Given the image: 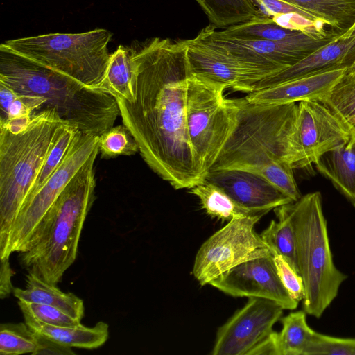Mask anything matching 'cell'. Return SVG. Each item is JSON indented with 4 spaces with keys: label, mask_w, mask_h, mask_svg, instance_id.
I'll list each match as a JSON object with an SVG mask.
<instances>
[{
    "label": "cell",
    "mask_w": 355,
    "mask_h": 355,
    "mask_svg": "<svg viewBox=\"0 0 355 355\" xmlns=\"http://www.w3.org/2000/svg\"><path fill=\"white\" fill-rule=\"evenodd\" d=\"M129 49L135 98H116L123 123L150 169L175 189H191L205 176L187 132L186 41L156 37Z\"/></svg>",
    "instance_id": "obj_1"
},
{
    "label": "cell",
    "mask_w": 355,
    "mask_h": 355,
    "mask_svg": "<svg viewBox=\"0 0 355 355\" xmlns=\"http://www.w3.org/2000/svg\"><path fill=\"white\" fill-rule=\"evenodd\" d=\"M236 102V125L210 171L259 174L297 201L302 195L293 169L311 166L300 142L297 104L259 105L245 98Z\"/></svg>",
    "instance_id": "obj_2"
},
{
    "label": "cell",
    "mask_w": 355,
    "mask_h": 355,
    "mask_svg": "<svg viewBox=\"0 0 355 355\" xmlns=\"http://www.w3.org/2000/svg\"><path fill=\"white\" fill-rule=\"evenodd\" d=\"M0 82L17 94L43 98L40 111L53 110L80 132L100 137L120 114L116 100L103 91L0 46Z\"/></svg>",
    "instance_id": "obj_3"
},
{
    "label": "cell",
    "mask_w": 355,
    "mask_h": 355,
    "mask_svg": "<svg viewBox=\"0 0 355 355\" xmlns=\"http://www.w3.org/2000/svg\"><path fill=\"white\" fill-rule=\"evenodd\" d=\"M95 150L44 215L19 259L23 268L57 285L74 263L80 234L95 199Z\"/></svg>",
    "instance_id": "obj_4"
},
{
    "label": "cell",
    "mask_w": 355,
    "mask_h": 355,
    "mask_svg": "<svg viewBox=\"0 0 355 355\" xmlns=\"http://www.w3.org/2000/svg\"><path fill=\"white\" fill-rule=\"evenodd\" d=\"M53 110L34 112L28 126L14 134L0 126V252L64 125Z\"/></svg>",
    "instance_id": "obj_5"
},
{
    "label": "cell",
    "mask_w": 355,
    "mask_h": 355,
    "mask_svg": "<svg viewBox=\"0 0 355 355\" xmlns=\"http://www.w3.org/2000/svg\"><path fill=\"white\" fill-rule=\"evenodd\" d=\"M283 206L295 235L298 272L304 284L303 309L318 318L347 276L333 261L321 193H309Z\"/></svg>",
    "instance_id": "obj_6"
},
{
    "label": "cell",
    "mask_w": 355,
    "mask_h": 355,
    "mask_svg": "<svg viewBox=\"0 0 355 355\" xmlns=\"http://www.w3.org/2000/svg\"><path fill=\"white\" fill-rule=\"evenodd\" d=\"M112 33L96 28L80 33H49L6 41L3 46L44 67L94 88L103 78L111 54Z\"/></svg>",
    "instance_id": "obj_7"
},
{
    "label": "cell",
    "mask_w": 355,
    "mask_h": 355,
    "mask_svg": "<svg viewBox=\"0 0 355 355\" xmlns=\"http://www.w3.org/2000/svg\"><path fill=\"white\" fill-rule=\"evenodd\" d=\"M224 90L191 75L187 83V132L205 176L212 168L236 125V99L225 98Z\"/></svg>",
    "instance_id": "obj_8"
},
{
    "label": "cell",
    "mask_w": 355,
    "mask_h": 355,
    "mask_svg": "<svg viewBox=\"0 0 355 355\" xmlns=\"http://www.w3.org/2000/svg\"><path fill=\"white\" fill-rule=\"evenodd\" d=\"M339 36L336 31L327 35L304 32L288 40L272 42L237 37L210 24L196 37L266 78L297 63Z\"/></svg>",
    "instance_id": "obj_9"
},
{
    "label": "cell",
    "mask_w": 355,
    "mask_h": 355,
    "mask_svg": "<svg viewBox=\"0 0 355 355\" xmlns=\"http://www.w3.org/2000/svg\"><path fill=\"white\" fill-rule=\"evenodd\" d=\"M99 149V137L79 132L65 157L35 193L22 205L11 227L1 259L24 251L35 230L79 169Z\"/></svg>",
    "instance_id": "obj_10"
},
{
    "label": "cell",
    "mask_w": 355,
    "mask_h": 355,
    "mask_svg": "<svg viewBox=\"0 0 355 355\" xmlns=\"http://www.w3.org/2000/svg\"><path fill=\"white\" fill-rule=\"evenodd\" d=\"M263 215L234 218L209 237L199 248L193 275L201 286L241 263L270 254V250L254 230Z\"/></svg>",
    "instance_id": "obj_11"
},
{
    "label": "cell",
    "mask_w": 355,
    "mask_h": 355,
    "mask_svg": "<svg viewBox=\"0 0 355 355\" xmlns=\"http://www.w3.org/2000/svg\"><path fill=\"white\" fill-rule=\"evenodd\" d=\"M283 310L275 301L249 297L244 306L218 329L211 354L248 355L273 331Z\"/></svg>",
    "instance_id": "obj_12"
},
{
    "label": "cell",
    "mask_w": 355,
    "mask_h": 355,
    "mask_svg": "<svg viewBox=\"0 0 355 355\" xmlns=\"http://www.w3.org/2000/svg\"><path fill=\"white\" fill-rule=\"evenodd\" d=\"M232 297H261L293 310L298 305L282 284L272 253L243 261L209 284Z\"/></svg>",
    "instance_id": "obj_13"
},
{
    "label": "cell",
    "mask_w": 355,
    "mask_h": 355,
    "mask_svg": "<svg viewBox=\"0 0 355 355\" xmlns=\"http://www.w3.org/2000/svg\"><path fill=\"white\" fill-rule=\"evenodd\" d=\"M191 76L217 87L250 93L252 86L264 78L257 71L235 60L215 46L196 37L185 40Z\"/></svg>",
    "instance_id": "obj_14"
},
{
    "label": "cell",
    "mask_w": 355,
    "mask_h": 355,
    "mask_svg": "<svg viewBox=\"0 0 355 355\" xmlns=\"http://www.w3.org/2000/svg\"><path fill=\"white\" fill-rule=\"evenodd\" d=\"M297 104L300 142L311 165L326 153L347 144L352 129L319 101Z\"/></svg>",
    "instance_id": "obj_15"
},
{
    "label": "cell",
    "mask_w": 355,
    "mask_h": 355,
    "mask_svg": "<svg viewBox=\"0 0 355 355\" xmlns=\"http://www.w3.org/2000/svg\"><path fill=\"white\" fill-rule=\"evenodd\" d=\"M205 180L221 188L239 205L259 214L293 200L263 176L238 169L209 171Z\"/></svg>",
    "instance_id": "obj_16"
},
{
    "label": "cell",
    "mask_w": 355,
    "mask_h": 355,
    "mask_svg": "<svg viewBox=\"0 0 355 355\" xmlns=\"http://www.w3.org/2000/svg\"><path fill=\"white\" fill-rule=\"evenodd\" d=\"M354 63L355 37L339 36L297 63L257 82L252 92L330 71H347Z\"/></svg>",
    "instance_id": "obj_17"
},
{
    "label": "cell",
    "mask_w": 355,
    "mask_h": 355,
    "mask_svg": "<svg viewBox=\"0 0 355 355\" xmlns=\"http://www.w3.org/2000/svg\"><path fill=\"white\" fill-rule=\"evenodd\" d=\"M345 69H337L291 80L248 93L245 99L259 105H281L323 99L343 78Z\"/></svg>",
    "instance_id": "obj_18"
},
{
    "label": "cell",
    "mask_w": 355,
    "mask_h": 355,
    "mask_svg": "<svg viewBox=\"0 0 355 355\" xmlns=\"http://www.w3.org/2000/svg\"><path fill=\"white\" fill-rule=\"evenodd\" d=\"M24 322L35 333L69 347L93 349L101 347L109 337V327L98 322L92 327L83 324L76 326H54L44 323L26 313H22Z\"/></svg>",
    "instance_id": "obj_19"
},
{
    "label": "cell",
    "mask_w": 355,
    "mask_h": 355,
    "mask_svg": "<svg viewBox=\"0 0 355 355\" xmlns=\"http://www.w3.org/2000/svg\"><path fill=\"white\" fill-rule=\"evenodd\" d=\"M12 293L18 300L53 306L78 320L83 318L82 299L72 293L62 292L55 284L46 282L33 272H28L25 289L14 288Z\"/></svg>",
    "instance_id": "obj_20"
},
{
    "label": "cell",
    "mask_w": 355,
    "mask_h": 355,
    "mask_svg": "<svg viewBox=\"0 0 355 355\" xmlns=\"http://www.w3.org/2000/svg\"><path fill=\"white\" fill-rule=\"evenodd\" d=\"M315 165L317 171L355 207V148L350 140L322 155Z\"/></svg>",
    "instance_id": "obj_21"
},
{
    "label": "cell",
    "mask_w": 355,
    "mask_h": 355,
    "mask_svg": "<svg viewBox=\"0 0 355 355\" xmlns=\"http://www.w3.org/2000/svg\"><path fill=\"white\" fill-rule=\"evenodd\" d=\"M330 26L341 35L355 24V0H281Z\"/></svg>",
    "instance_id": "obj_22"
},
{
    "label": "cell",
    "mask_w": 355,
    "mask_h": 355,
    "mask_svg": "<svg viewBox=\"0 0 355 355\" xmlns=\"http://www.w3.org/2000/svg\"><path fill=\"white\" fill-rule=\"evenodd\" d=\"M133 78L130 49L120 45L111 54L102 80L94 88L131 102L135 98Z\"/></svg>",
    "instance_id": "obj_23"
},
{
    "label": "cell",
    "mask_w": 355,
    "mask_h": 355,
    "mask_svg": "<svg viewBox=\"0 0 355 355\" xmlns=\"http://www.w3.org/2000/svg\"><path fill=\"white\" fill-rule=\"evenodd\" d=\"M211 24L225 28L263 16L254 0H196Z\"/></svg>",
    "instance_id": "obj_24"
},
{
    "label": "cell",
    "mask_w": 355,
    "mask_h": 355,
    "mask_svg": "<svg viewBox=\"0 0 355 355\" xmlns=\"http://www.w3.org/2000/svg\"><path fill=\"white\" fill-rule=\"evenodd\" d=\"M191 189V193L199 198L202 207L212 217L231 220L259 215L241 207L221 188L205 180Z\"/></svg>",
    "instance_id": "obj_25"
},
{
    "label": "cell",
    "mask_w": 355,
    "mask_h": 355,
    "mask_svg": "<svg viewBox=\"0 0 355 355\" xmlns=\"http://www.w3.org/2000/svg\"><path fill=\"white\" fill-rule=\"evenodd\" d=\"M275 211L278 220H272L260 236L272 252L282 255L298 272L293 225L283 205L275 208Z\"/></svg>",
    "instance_id": "obj_26"
},
{
    "label": "cell",
    "mask_w": 355,
    "mask_h": 355,
    "mask_svg": "<svg viewBox=\"0 0 355 355\" xmlns=\"http://www.w3.org/2000/svg\"><path fill=\"white\" fill-rule=\"evenodd\" d=\"M281 322L282 329L277 332L279 355H304L315 332L307 324L305 311L291 312Z\"/></svg>",
    "instance_id": "obj_27"
},
{
    "label": "cell",
    "mask_w": 355,
    "mask_h": 355,
    "mask_svg": "<svg viewBox=\"0 0 355 355\" xmlns=\"http://www.w3.org/2000/svg\"><path fill=\"white\" fill-rule=\"evenodd\" d=\"M223 29L228 34L237 37L272 42L288 40L304 33L282 26L270 17H261Z\"/></svg>",
    "instance_id": "obj_28"
},
{
    "label": "cell",
    "mask_w": 355,
    "mask_h": 355,
    "mask_svg": "<svg viewBox=\"0 0 355 355\" xmlns=\"http://www.w3.org/2000/svg\"><path fill=\"white\" fill-rule=\"evenodd\" d=\"M320 102L352 130L355 127V77L345 74Z\"/></svg>",
    "instance_id": "obj_29"
},
{
    "label": "cell",
    "mask_w": 355,
    "mask_h": 355,
    "mask_svg": "<svg viewBox=\"0 0 355 355\" xmlns=\"http://www.w3.org/2000/svg\"><path fill=\"white\" fill-rule=\"evenodd\" d=\"M38 347L37 335L23 322L0 325V354H32Z\"/></svg>",
    "instance_id": "obj_30"
},
{
    "label": "cell",
    "mask_w": 355,
    "mask_h": 355,
    "mask_svg": "<svg viewBox=\"0 0 355 355\" xmlns=\"http://www.w3.org/2000/svg\"><path fill=\"white\" fill-rule=\"evenodd\" d=\"M79 132L80 130L78 128L69 124L63 125L45 159L42 168L28 197L39 190L58 167Z\"/></svg>",
    "instance_id": "obj_31"
},
{
    "label": "cell",
    "mask_w": 355,
    "mask_h": 355,
    "mask_svg": "<svg viewBox=\"0 0 355 355\" xmlns=\"http://www.w3.org/2000/svg\"><path fill=\"white\" fill-rule=\"evenodd\" d=\"M138 151L137 141L124 124L112 127L99 137V153L102 158L132 155Z\"/></svg>",
    "instance_id": "obj_32"
},
{
    "label": "cell",
    "mask_w": 355,
    "mask_h": 355,
    "mask_svg": "<svg viewBox=\"0 0 355 355\" xmlns=\"http://www.w3.org/2000/svg\"><path fill=\"white\" fill-rule=\"evenodd\" d=\"M304 355H355V338H338L315 331Z\"/></svg>",
    "instance_id": "obj_33"
},
{
    "label": "cell",
    "mask_w": 355,
    "mask_h": 355,
    "mask_svg": "<svg viewBox=\"0 0 355 355\" xmlns=\"http://www.w3.org/2000/svg\"><path fill=\"white\" fill-rule=\"evenodd\" d=\"M21 313H26L36 320L54 326H76L80 324L78 320L63 311L46 304L26 302L18 300Z\"/></svg>",
    "instance_id": "obj_34"
},
{
    "label": "cell",
    "mask_w": 355,
    "mask_h": 355,
    "mask_svg": "<svg viewBox=\"0 0 355 355\" xmlns=\"http://www.w3.org/2000/svg\"><path fill=\"white\" fill-rule=\"evenodd\" d=\"M271 253L282 284L295 300H302L304 291L301 276L282 255L272 252Z\"/></svg>",
    "instance_id": "obj_35"
},
{
    "label": "cell",
    "mask_w": 355,
    "mask_h": 355,
    "mask_svg": "<svg viewBox=\"0 0 355 355\" xmlns=\"http://www.w3.org/2000/svg\"><path fill=\"white\" fill-rule=\"evenodd\" d=\"M38 347L33 355L37 354H54V355H71L76 353L71 347L62 345L54 341L49 340L37 334Z\"/></svg>",
    "instance_id": "obj_36"
},
{
    "label": "cell",
    "mask_w": 355,
    "mask_h": 355,
    "mask_svg": "<svg viewBox=\"0 0 355 355\" xmlns=\"http://www.w3.org/2000/svg\"><path fill=\"white\" fill-rule=\"evenodd\" d=\"M14 274L15 271L10 266L9 259H1L0 269L1 299L8 297L13 292L14 287L12 284V277Z\"/></svg>",
    "instance_id": "obj_37"
},
{
    "label": "cell",
    "mask_w": 355,
    "mask_h": 355,
    "mask_svg": "<svg viewBox=\"0 0 355 355\" xmlns=\"http://www.w3.org/2000/svg\"><path fill=\"white\" fill-rule=\"evenodd\" d=\"M279 355L277 347V332L272 331L268 337L257 345L248 355Z\"/></svg>",
    "instance_id": "obj_38"
},
{
    "label": "cell",
    "mask_w": 355,
    "mask_h": 355,
    "mask_svg": "<svg viewBox=\"0 0 355 355\" xmlns=\"http://www.w3.org/2000/svg\"><path fill=\"white\" fill-rule=\"evenodd\" d=\"M31 119L32 116L15 117L3 123H0V126L6 128L12 133L17 134L26 129L31 121Z\"/></svg>",
    "instance_id": "obj_39"
},
{
    "label": "cell",
    "mask_w": 355,
    "mask_h": 355,
    "mask_svg": "<svg viewBox=\"0 0 355 355\" xmlns=\"http://www.w3.org/2000/svg\"><path fill=\"white\" fill-rule=\"evenodd\" d=\"M340 37H355V24L352 26V28L347 31L345 33L342 35Z\"/></svg>",
    "instance_id": "obj_40"
},
{
    "label": "cell",
    "mask_w": 355,
    "mask_h": 355,
    "mask_svg": "<svg viewBox=\"0 0 355 355\" xmlns=\"http://www.w3.org/2000/svg\"><path fill=\"white\" fill-rule=\"evenodd\" d=\"M355 73V63L354 64V65L350 68L348 70H347L345 71V75L347 76H352L353 74Z\"/></svg>",
    "instance_id": "obj_41"
},
{
    "label": "cell",
    "mask_w": 355,
    "mask_h": 355,
    "mask_svg": "<svg viewBox=\"0 0 355 355\" xmlns=\"http://www.w3.org/2000/svg\"><path fill=\"white\" fill-rule=\"evenodd\" d=\"M350 141L353 144L354 147L355 148V127L352 129Z\"/></svg>",
    "instance_id": "obj_42"
},
{
    "label": "cell",
    "mask_w": 355,
    "mask_h": 355,
    "mask_svg": "<svg viewBox=\"0 0 355 355\" xmlns=\"http://www.w3.org/2000/svg\"><path fill=\"white\" fill-rule=\"evenodd\" d=\"M347 76V75H346ZM352 76V77H355V73L352 75V76Z\"/></svg>",
    "instance_id": "obj_43"
}]
</instances>
